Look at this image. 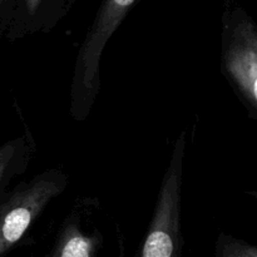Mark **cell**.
Masks as SVG:
<instances>
[{"mask_svg": "<svg viewBox=\"0 0 257 257\" xmlns=\"http://www.w3.org/2000/svg\"><path fill=\"white\" fill-rule=\"evenodd\" d=\"M218 257H257V248L240 240L225 237L220 241Z\"/></svg>", "mask_w": 257, "mask_h": 257, "instance_id": "7", "label": "cell"}, {"mask_svg": "<svg viewBox=\"0 0 257 257\" xmlns=\"http://www.w3.org/2000/svg\"><path fill=\"white\" fill-rule=\"evenodd\" d=\"M75 2H77V0H68V8H69V7H72V5L74 4Z\"/></svg>", "mask_w": 257, "mask_h": 257, "instance_id": "9", "label": "cell"}, {"mask_svg": "<svg viewBox=\"0 0 257 257\" xmlns=\"http://www.w3.org/2000/svg\"><path fill=\"white\" fill-rule=\"evenodd\" d=\"M64 186L65 178L60 173H43L22 186L0 206V256L24 236Z\"/></svg>", "mask_w": 257, "mask_h": 257, "instance_id": "4", "label": "cell"}, {"mask_svg": "<svg viewBox=\"0 0 257 257\" xmlns=\"http://www.w3.org/2000/svg\"><path fill=\"white\" fill-rule=\"evenodd\" d=\"M223 65L228 79L252 109L257 104V30L241 8L223 20Z\"/></svg>", "mask_w": 257, "mask_h": 257, "instance_id": "3", "label": "cell"}, {"mask_svg": "<svg viewBox=\"0 0 257 257\" xmlns=\"http://www.w3.org/2000/svg\"><path fill=\"white\" fill-rule=\"evenodd\" d=\"M95 246L94 236H87L78 223L70 222L63 230L52 257H93Z\"/></svg>", "mask_w": 257, "mask_h": 257, "instance_id": "5", "label": "cell"}, {"mask_svg": "<svg viewBox=\"0 0 257 257\" xmlns=\"http://www.w3.org/2000/svg\"><path fill=\"white\" fill-rule=\"evenodd\" d=\"M19 153L20 148L17 146V142L8 143L0 148V185L7 180L8 173L15 170Z\"/></svg>", "mask_w": 257, "mask_h": 257, "instance_id": "8", "label": "cell"}, {"mask_svg": "<svg viewBox=\"0 0 257 257\" xmlns=\"http://www.w3.org/2000/svg\"><path fill=\"white\" fill-rule=\"evenodd\" d=\"M185 135L176 142L163 177L150 230L140 257H178L181 250V191Z\"/></svg>", "mask_w": 257, "mask_h": 257, "instance_id": "2", "label": "cell"}, {"mask_svg": "<svg viewBox=\"0 0 257 257\" xmlns=\"http://www.w3.org/2000/svg\"><path fill=\"white\" fill-rule=\"evenodd\" d=\"M137 0H102L80 47L72 85L73 112L87 114L99 89V63L105 44Z\"/></svg>", "mask_w": 257, "mask_h": 257, "instance_id": "1", "label": "cell"}, {"mask_svg": "<svg viewBox=\"0 0 257 257\" xmlns=\"http://www.w3.org/2000/svg\"><path fill=\"white\" fill-rule=\"evenodd\" d=\"M24 24L39 25L68 10V0H18Z\"/></svg>", "mask_w": 257, "mask_h": 257, "instance_id": "6", "label": "cell"}]
</instances>
